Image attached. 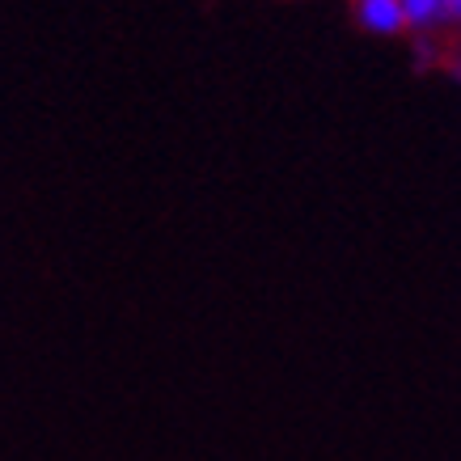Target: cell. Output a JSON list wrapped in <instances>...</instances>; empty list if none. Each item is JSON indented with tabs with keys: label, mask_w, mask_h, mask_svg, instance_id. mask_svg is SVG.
<instances>
[{
	"label": "cell",
	"mask_w": 461,
	"mask_h": 461,
	"mask_svg": "<svg viewBox=\"0 0 461 461\" xmlns=\"http://www.w3.org/2000/svg\"><path fill=\"white\" fill-rule=\"evenodd\" d=\"M356 17L373 34H398L406 26V14H402V0H356Z\"/></svg>",
	"instance_id": "cell-1"
},
{
	"label": "cell",
	"mask_w": 461,
	"mask_h": 461,
	"mask_svg": "<svg viewBox=\"0 0 461 461\" xmlns=\"http://www.w3.org/2000/svg\"><path fill=\"white\" fill-rule=\"evenodd\" d=\"M406 26H432L445 17V0H402Z\"/></svg>",
	"instance_id": "cell-2"
},
{
	"label": "cell",
	"mask_w": 461,
	"mask_h": 461,
	"mask_svg": "<svg viewBox=\"0 0 461 461\" xmlns=\"http://www.w3.org/2000/svg\"><path fill=\"white\" fill-rule=\"evenodd\" d=\"M445 17H457L461 22V0H445Z\"/></svg>",
	"instance_id": "cell-3"
}]
</instances>
